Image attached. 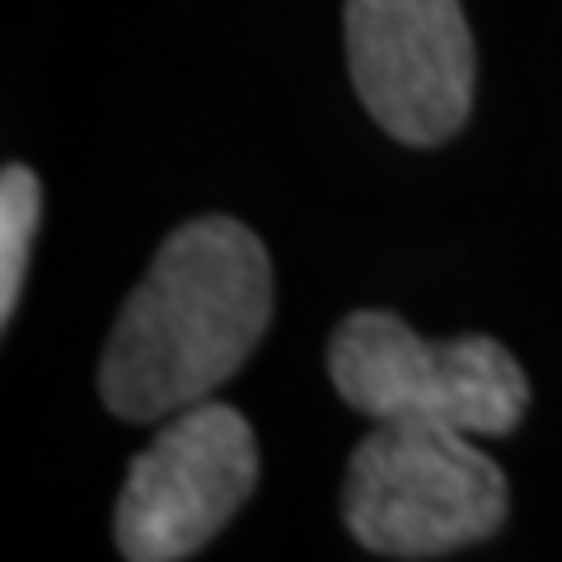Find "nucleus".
I'll list each match as a JSON object with an SVG mask.
<instances>
[{
	"mask_svg": "<svg viewBox=\"0 0 562 562\" xmlns=\"http://www.w3.org/2000/svg\"><path fill=\"white\" fill-rule=\"evenodd\" d=\"M38 216H43V188L33 179V169L5 165V173H0V324H10L14 310H20Z\"/></svg>",
	"mask_w": 562,
	"mask_h": 562,
	"instance_id": "nucleus-6",
	"label": "nucleus"
},
{
	"mask_svg": "<svg viewBox=\"0 0 562 562\" xmlns=\"http://www.w3.org/2000/svg\"><path fill=\"white\" fill-rule=\"evenodd\" d=\"M506 512V473L469 431L375 422L347 460L342 520L351 539L380 558H446L492 539Z\"/></svg>",
	"mask_w": 562,
	"mask_h": 562,
	"instance_id": "nucleus-2",
	"label": "nucleus"
},
{
	"mask_svg": "<svg viewBox=\"0 0 562 562\" xmlns=\"http://www.w3.org/2000/svg\"><path fill=\"white\" fill-rule=\"evenodd\" d=\"M347 70L384 132L441 146L473 109V38L460 0H347Z\"/></svg>",
	"mask_w": 562,
	"mask_h": 562,
	"instance_id": "nucleus-5",
	"label": "nucleus"
},
{
	"mask_svg": "<svg viewBox=\"0 0 562 562\" xmlns=\"http://www.w3.org/2000/svg\"><path fill=\"white\" fill-rule=\"evenodd\" d=\"M272 258L244 221L198 216L155 254L103 342L99 394L122 422H160L221 390L272 324Z\"/></svg>",
	"mask_w": 562,
	"mask_h": 562,
	"instance_id": "nucleus-1",
	"label": "nucleus"
},
{
	"mask_svg": "<svg viewBox=\"0 0 562 562\" xmlns=\"http://www.w3.org/2000/svg\"><path fill=\"white\" fill-rule=\"evenodd\" d=\"M258 487V441L239 408L202 398L132 460L113 535L127 562H179L216 539Z\"/></svg>",
	"mask_w": 562,
	"mask_h": 562,
	"instance_id": "nucleus-4",
	"label": "nucleus"
},
{
	"mask_svg": "<svg viewBox=\"0 0 562 562\" xmlns=\"http://www.w3.org/2000/svg\"><path fill=\"white\" fill-rule=\"evenodd\" d=\"M328 380L351 413L506 436L530 408V380L497 338H417L390 310H357L328 338Z\"/></svg>",
	"mask_w": 562,
	"mask_h": 562,
	"instance_id": "nucleus-3",
	"label": "nucleus"
}]
</instances>
